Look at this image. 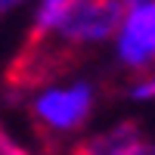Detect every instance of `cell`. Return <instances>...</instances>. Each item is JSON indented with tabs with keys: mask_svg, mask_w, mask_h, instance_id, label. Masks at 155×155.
<instances>
[{
	"mask_svg": "<svg viewBox=\"0 0 155 155\" xmlns=\"http://www.w3.org/2000/svg\"><path fill=\"white\" fill-rule=\"evenodd\" d=\"M93 102H96V96H93L90 84H74L65 90H47L34 102V118L41 124H47L50 130L68 134V130H78L90 118Z\"/></svg>",
	"mask_w": 155,
	"mask_h": 155,
	"instance_id": "obj_1",
	"label": "cell"
},
{
	"mask_svg": "<svg viewBox=\"0 0 155 155\" xmlns=\"http://www.w3.org/2000/svg\"><path fill=\"white\" fill-rule=\"evenodd\" d=\"M118 59L130 68H143L155 59V0H143L127 9L118 37Z\"/></svg>",
	"mask_w": 155,
	"mask_h": 155,
	"instance_id": "obj_2",
	"label": "cell"
},
{
	"mask_svg": "<svg viewBox=\"0 0 155 155\" xmlns=\"http://www.w3.org/2000/svg\"><path fill=\"white\" fill-rule=\"evenodd\" d=\"M140 143H143L140 124L137 121H121V124H112L102 134H93V137L81 140L68 155H127Z\"/></svg>",
	"mask_w": 155,
	"mask_h": 155,
	"instance_id": "obj_3",
	"label": "cell"
},
{
	"mask_svg": "<svg viewBox=\"0 0 155 155\" xmlns=\"http://www.w3.org/2000/svg\"><path fill=\"white\" fill-rule=\"evenodd\" d=\"M0 155H28V152H25V149L16 143V140H12V137L3 130V127H0Z\"/></svg>",
	"mask_w": 155,
	"mask_h": 155,
	"instance_id": "obj_4",
	"label": "cell"
},
{
	"mask_svg": "<svg viewBox=\"0 0 155 155\" xmlns=\"http://www.w3.org/2000/svg\"><path fill=\"white\" fill-rule=\"evenodd\" d=\"M127 155H155V143H140V146H134Z\"/></svg>",
	"mask_w": 155,
	"mask_h": 155,
	"instance_id": "obj_5",
	"label": "cell"
},
{
	"mask_svg": "<svg viewBox=\"0 0 155 155\" xmlns=\"http://www.w3.org/2000/svg\"><path fill=\"white\" fill-rule=\"evenodd\" d=\"M25 0H0V16H6L9 9H16V6H22Z\"/></svg>",
	"mask_w": 155,
	"mask_h": 155,
	"instance_id": "obj_6",
	"label": "cell"
},
{
	"mask_svg": "<svg viewBox=\"0 0 155 155\" xmlns=\"http://www.w3.org/2000/svg\"><path fill=\"white\" fill-rule=\"evenodd\" d=\"M137 3H143V0H127V9H130V6H137Z\"/></svg>",
	"mask_w": 155,
	"mask_h": 155,
	"instance_id": "obj_7",
	"label": "cell"
}]
</instances>
